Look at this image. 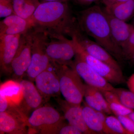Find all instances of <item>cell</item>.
Segmentation results:
<instances>
[{
    "instance_id": "1",
    "label": "cell",
    "mask_w": 134,
    "mask_h": 134,
    "mask_svg": "<svg viewBox=\"0 0 134 134\" xmlns=\"http://www.w3.org/2000/svg\"><path fill=\"white\" fill-rule=\"evenodd\" d=\"M31 20L33 27L42 29L48 34L70 37L79 26L66 2L41 3Z\"/></svg>"
},
{
    "instance_id": "2",
    "label": "cell",
    "mask_w": 134,
    "mask_h": 134,
    "mask_svg": "<svg viewBox=\"0 0 134 134\" xmlns=\"http://www.w3.org/2000/svg\"><path fill=\"white\" fill-rule=\"evenodd\" d=\"M77 20L81 30L93 38L115 59H124L122 50L113 38L105 12L100 7L96 5L82 10Z\"/></svg>"
},
{
    "instance_id": "3",
    "label": "cell",
    "mask_w": 134,
    "mask_h": 134,
    "mask_svg": "<svg viewBox=\"0 0 134 134\" xmlns=\"http://www.w3.org/2000/svg\"><path fill=\"white\" fill-rule=\"evenodd\" d=\"M59 77L60 91L67 102L81 105L84 96L85 84L72 67L53 63Z\"/></svg>"
},
{
    "instance_id": "4",
    "label": "cell",
    "mask_w": 134,
    "mask_h": 134,
    "mask_svg": "<svg viewBox=\"0 0 134 134\" xmlns=\"http://www.w3.org/2000/svg\"><path fill=\"white\" fill-rule=\"evenodd\" d=\"M48 38V34L45 31L37 27H32L31 62L26 72L28 77L32 81L52 66L46 52Z\"/></svg>"
},
{
    "instance_id": "5",
    "label": "cell",
    "mask_w": 134,
    "mask_h": 134,
    "mask_svg": "<svg viewBox=\"0 0 134 134\" xmlns=\"http://www.w3.org/2000/svg\"><path fill=\"white\" fill-rule=\"evenodd\" d=\"M65 119L53 107L44 106L33 111L26 121L27 126L38 129L41 134H56Z\"/></svg>"
},
{
    "instance_id": "6",
    "label": "cell",
    "mask_w": 134,
    "mask_h": 134,
    "mask_svg": "<svg viewBox=\"0 0 134 134\" xmlns=\"http://www.w3.org/2000/svg\"><path fill=\"white\" fill-rule=\"evenodd\" d=\"M46 52L52 63L70 66L76 52L73 40L63 35L48 34Z\"/></svg>"
},
{
    "instance_id": "7",
    "label": "cell",
    "mask_w": 134,
    "mask_h": 134,
    "mask_svg": "<svg viewBox=\"0 0 134 134\" xmlns=\"http://www.w3.org/2000/svg\"><path fill=\"white\" fill-rule=\"evenodd\" d=\"M71 38L74 43L76 54L87 63L99 74L112 85H117L125 82V77L122 72L115 69L88 53L82 47L74 35Z\"/></svg>"
},
{
    "instance_id": "8",
    "label": "cell",
    "mask_w": 134,
    "mask_h": 134,
    "mask_svg": "<svg viewBox=\"0 0 134 134\" xmlns=\"http://www.w3.org/2000/svg\"><path fill=\"white\" fill-rule=\"evenodd\" d=\"M32 28L21 35L19 47L11 63L12 72L16 79H21L26 73L31 62Z\"/></svg>"
},
{
    "instance_id": "9",
    "label": "cell",
    "mask_w": 134,
    "mask_h": 134,
    "mask_svg": "<svg viewBox=\"0 0 134 134\" xmlns=\"http://www.w3.org/2000/svg\"><path fill=\"white\" fill-rule=\"evenodd\" d=\"M70 66L76 71L86 84L98 89L99 90L113 91L114 87L111 84L99 74L91 66L76 54Z\"/></svg>"
},
{
    "instance_id": "10",
    "label": "cell",
    "mask_w": 134,
    "mask_h": 134,
    "mask_svg": "<svg viewBox=\"0 0 134 134\" xmlns=\"http://www.w3.org/2000/svg\"><path fill=\"white\" fill-rule=\"evenodd\" d=\"M82 32L79 27L73 35L75 36L79 44L88 53L115 69L122 72L117 61L108 51L97 42L86 37L83 35Z\"/></svg>"
},
{
    "instance_id": "11",
    "label": "cell",
    "mask_w": 134,
    "mask_h": 134,
    "mask_svg": "<svg viewBox=\"0 0 134 134\" xmlns=\"http://www.w3.org/2000/svg\"><path fill=\"white\" fill-rule=\"evenodd\" d=\"M18 109L0 112L1 133H26L27 118Z\"/></svg>"
},
{
    "instance_id": "12",
    "label": "cell",
    "mask_w": 134,
    "mask_h": 134,
    "mask_svg": "<svg viewBox=\"0 0 134 134\" xmlns=\"http://www.w3.org/2000/svg\"><path fill=\"white\" fill-rule=\"evenodd\" d=\"M21 35L0 36V64L1 69L5 73L12 72L11 63L19 47Z\"/></svg>"
},
{
    "instance_id": "13",
    "label": "cell",
    "mask_w": 134,
    "mask_h": 134,
    "mask_svg": "<svg viewBox=\"0 0 134 134\" xmlns=\"http://www.w3.org/2000/svg\"><path fill=\"white\" fill-rule=\"evenodd\" d=\"M21 88V100L18 106L19 110L25 115L41 106L43 97L33 83L26 80L20 82Z\"/></svg>"
},
{
    "instance_id": "14",
    "label": "cell",
    "mask_w": 134,
    "mask_h": 134,
    "mask_svg": "<svg viewBox=\"0 0 134 134\" xmlns=\"http://www.w3.org/2000/svg\"><path fill=\"white\" fill-rule=\"evenodd\" d=\"M51 66L34 79L36 86L42 97L46 99L61 94L59 77L56 72L50 69Z\"/></svg>"
},
{
    "instance_id": "15",
    "label": "cell",
    "mask_w": 134,
    "mask_h": 134,
    "mask_svg": "<svg viewBox=\"0 0 134 134\" xmlns=\"http://www.w3.org/2000/svg\"><path fill=\"white\" fill-rule=\"evenodd\" d=\"M59 103L64 113V118L69 124L79 129L82 134H96L86 125L81 105L73 104L65 100H59Z\"/></svg>"
},
{
    "instance_id": "16",
    "label": "cell",
    "mask_w": 134,
    "mask_h": 134,
    "mask_svg": "<svg viewBox=\"0 0 134 134\" xmlns=\"http://www.w3.org/2000/svg\"><path fill=\"white\" fill-rule=\"evenodd\" d=\"M105 12L108 18L113 38L116 44L122 50L134 31V26Z\"/></svg>"
},
{
    "instance_id": "17",
    "label": "cell",
    "mask_w": 134,
    "mask_h": 134,
    "mask_svg": "<svg viewBox=\"0 0 134 134\" xmlns=\"http://www.w3.org/2000/svg\"><path fill=\"white\" fill-rule=\"evenodd\" d=\"M33 27L31 20L14 14L5 17L0 22V36L23 34Z\"/></svg>"
},
{
    "instance_id": "18",
    "label": "cell",
    "mask_w": 134,
    "mask_h": 134,
    "mask_svg": "<svg viewBox=\"0 0 134 134\" xmlns=\"http://www.w3.org/2000/svg\"><path fill=\"white\" fill-rule=\"evenodd\" d=\"M82 114L86 125L92 131L96 134H114L110 129L106 127L99 119L96 110L84 103Z\"/></svg>"
},
{
    "instance_id": "19",
    "label": "cell",
    "mask_w": 134,
    "mask_h": 134,
    "mask_svg": "<svg viewBox=\"0 0 134 134\" xmlns=\"http://www.w3.org/2000/svg\"><path fill=\"white\" fill-rule=\"evenodd\" d=\"M104 10L117 19L126 22L134 13V0H128L105 7Z\"/></svg>"
},
{
    "instance_id": "20",
    "label": "cell",
    "mask_w": 134,
    "mask_h": 134,
    "mask_svg": "<svg viewBox=\"0 0 134 134\" xmlns=\"http://www.w3.org/2000/svg\"><path fill=\"white\" fill-rule=\"evenodd\" d=\"M0 95L5 96L12 107H18L22 98L21 88L19 82L9 81L1 86Z\"/></svg>"
},
{
    "instance_id": "21",
    "label": "cell",
    "mask_w": 134,
    "mask_h": 134,
    "mask_svg": "<svg viewBox=\"0 0 134 134\" xmlns=\"http://www.w3.org/2000/svg\"><path fill=\"white\" fill-rule=\"evenodd\" d=\"M15 14L22 18L31 20L41 2L39 0H12Z\"/></svg>"
},
{
    "instance_id": "22",
    "label": "cell",
    "mask_w": 134,
    "mask_h": 134,
    "mask_svg": "<svg viewBox=\"0 0 134 134\" xmlns=\"http://www.w3.org/2000/svg\"><path fill=\"white\" fill-rule=\"evenodd\" d=\"M100 91L107 100L111 111L115 116L128 115L134 111L124 105L117 95L113 92Z\"/></svg>"
},
{
    "instance_id": "23",
    "label": "cell",
    "mask_w": 134,
    "mask_h": 134,
    "mask_svg": "<svg viewBox=\"0 0 134 134\" xmlns=\"http://www.w3.org/2000/svg\"><path fill=\"white\" fill-rule=\"evenodd\" d=\"M122 104L130 109L134 110V93L130 91L122 88H115L113 90Z\"/></svg>"
},
{
    "instance_id": "24",
    "label": "cell",
    "mask_w": 134,
    "mask_h": 134,
    "mask_svg": "<svg viewBox=\"0 0 134 134\" xmlns=\"http://www.w3.org/2000/svg\"><path fill=\"white\" fill-rule=\"evenodd\" d=\"M106 124L114 134H130L116 116L107 115Z\"/></svg>"
},
{
    "instance_id": "25",
    "label": "cell",
    "mask_w": 134,
    "mask_h": 134,
    "mask_svg": "<svg viewBox=\"0 0 134 134\" xmlns=\"http://www.w3.org/2000/svg\"><path fill=\"white\" fill-rule=\"evenodd\" d=\"M84 97L85 98V103L97 111L104 112L101 106L99 104L92 91L91 86L86 84H85Z\"/></svg>"
},
{
    "instance_id": "26",
    "label": "cell",
    "mask_w": 134,
    "mask_h": 134,
    "mask_svg": "<svg viewBox=\"0 0 134 134\" xmlns=\"http://www.w3.org/2000/svg\"><path fill=\"white\" fill-rule=\"evenodd\" d=\"M91 86L92 91L99 104L101 106L103 112L108 115L112 114V112L110 109L108 102L102 92L98 89Z\"/></svg>"
},
{
    "instance_id": "27",
    "label": "cell",
    "mask_w": 134,
    "mask_h": 134,
    "mask_svg": "<svg viewBox=\"0 0 134 134\" xmlns=\"http://www.w3.org/2000/svg\"><path fill=\"white\" fill-rule=\"evenodd\" d=\"M12 2L6 0H0V16L7 17L14 14Z\"/></svg>"
},
{
    "instance_id": "28",
    "label": "cell",
    "mask_w": 134,
    "mask_h": 134,
    "mask_svg": "<svg viewBox=\"0 0 134 134\" xmlns=\"http://www.w3.org/2000/svg\"><path fill=\"white\" fill-rule=\"evenodd\" d=\"M122 50L124 59H129L134 52V31L131 34Z\"/></svg>"
},
{
    "instance_id": "29",
    "label": "cell",
    "mask_w": 134,
    "mask_h": 134,
    "mask_svg": "<svg viewBox=\"0 0 134 134\" xmlns=\"http://www.w3.org/2000/svg\"><path fill=\"white\" fill-rule=\"evenodd\" d=\"M79 129L70 125L63 123L58 129L56 134H82Z\"/></svg>"
},
{
    "instance_id": "30",
    "label": "cell",
    "mask_w": 134,
    "mask_h": 134,
    "mask_svg": "<svg viewBox=\"0 0 134 134\" xmlns=\"http://www.w3.org/2000/svg\"><path fill=\"white\" fill-rule=\"evenodd\" d=\"M130 134H134V121L128 115L116 116Z\"/></svg>"
},
{
    "instance_id": "31",
    "label": "cell",
    "mask_w": 134,
    "mask_h": 134,
    "mask_svg": "<svg viewBox=\"0 0 134 134\" xmlns=\"http://www.w3.org/2000/svg\"><path fill=\"white\" fill-rule=\"evenodd\" d=\"M9 106L7 99L5 96L0 95V112L7 111Z\"/></svg>"
},
{
    "instance_id": "32",
    "label": "cell",
    "mask_w": 134,
    "mask_h": 134,
    "mask_svg": "<svg viewBox=\"0 0 134 134\" xmlns=\"http://www.w3.org/2000/svg\"><path fill=\"white\" fill-rule=\"evenodd\" d=\"M126 83L129 90L134 93V73L130 76Z\"/></svg>"
},
{
    "instance_id": "33",
    "label": "cell",
    "mask_w": 134,
    "mask_h": 134,
    "mask_svg": "<svg viewBox=\"0 0 134 134\" xmlns=\"http://www.w3.org/2000/svg\"><path fill=\"white\" fill-rule=\"evenodd\" d=\"M102 2L105 7L111 6L117 3L125 1L128 0H102Z\"/></svg>"
},
{
    "instance_id": "34",
    "label": "cell",
    "mask_w": 134,
    "mask_h": 134,
    "mask_svg": "<svg viewBox=\"0 0 134 134\" xmlns=\"http://www.w3.org/2000/svg\"><path fill=\"white\" fill-rule=\"evenodd\" d=\"M75 1L80 5H90L92 3L95 2L98 0H75Z\"/></svg>"
},
{
    "instance_id": "35",
    "label": "cell",
    "mask_w": 134,
    "mask_h": 134,
    "mask_svg": "<svg viewBox=\"0 0 134 134\" xmlns=\"http://www.w3.org/2000/svg\"><path fill=\"white\" fill-rule=\"evenodd\" d=\"M68 0H39L40 2L44 3L50 2H66Z\"/></svg>"
},
{
    "instance_id": "36",
    "label": "cell",
    "mask_w": 134,
    "mask_h": 134,
    "mask_svg": "<svg viewBox=\"0 0 134 134\" xmlns=\"http://www.w3.org/2000/svg\"><path fill=\"white\" fill-rule=\"evenodd\" d=\"M129 117L134 121V111L128 115Z\"/></svg>"
},
{
    "instance_id": "37",
    "label": "cell",
    "mask_w": 134,
    "mask_h": 134,
    "mask_svg": "<svg viewBox=\"0 0 134 134\" xmlns=\"http://www.w3.org/2000/svg\"><path fill=\"white\" fill-rule=\"evenodd\" d=\"M129 59H132L134 62V52L133 53V54L131 55V57Z\"/></svg>"
},
{
    "instance_id": "38",
    "label": "cell",
    "mask_w": 134,
    "mask_h": 134,
    "mask_svg": "<svg viewBox=\"0 0 134 134\" xmlns=\"http://www.w3.org/2000/svg\"><path fill=\"white\" fill-rule=\"evenodd\" d=\"M6 1H9L11 2H12V0H6Z\"/></svg>"
},
{
    "instance_id": "39",
    "label": "cell",
    "mask_w": 134,
    "mask_h": 134,
    "mask_svg": "<svg viewBox=\"0 0 134 134\" xmlns=\"http://www.w3.org/2000/svg\"></svg>"
}]
</instances>
